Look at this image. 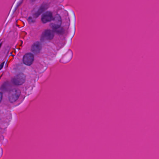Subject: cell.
<instances>
[{
  "label": "cell",
  "mask_w": 159,
  "mask_h": 159,
  "mask_svg": "<svg viewBox=\"0 0 159 159\" xmlns=\"http://www.w3.org/2000/svg\"><path fill=\"white\" fill-rule=\"evenodd\" d=\"M21 94V91L18 88L11 90L8 94V98L9 102L14 103L18 99Z\"/></svg>",
  "instance_id": "cell-1"
},
{
  "label": "cell",
  "mask_w": 159,
  "mask_h": 159,
  "mask_svg": "<svg viewBox=\"0 0 159 159\" xmlns=\"http://www.w3.org/2000/svg\"><path fill=\"white\" fill-rule=\"evenodd\" d=\"M54 37V32L50 30H44L42 34L41 40L43 42L50 41L53 39Z\"/></svg>",
  "instance_id": "cell-2"
},
{
  "label": "cell",
  "mask_w": 159,
  "mask_h": 159,
  "mask_svg": "<svg viewBox=\"0 0 159 159\" xmlns=\"http://www.w3.org/2000/svg\"><path fill=\"white\" fill-rule=\"evenodd\" d=\"M62 24V18L59 15H57L53 18V20L50 23V26L54 30H57L60 28Z\"/></svg>",
  "instance_id": "cell-3"
},
{
  "label": "cell",
  "mask_w": 159,
  "mask_h": 159,
  "mask_svg": "<svg viewBox=\"0 0 159 159\" xmlns=\"http://www.w3.org/2000/svg\"><path fill=\"white\" fill-rule=\"evenodd\" d=\"M25 80V75L23 73H19L13 78L12 83L15 85H21L24 84Z\"/></svg>",
  "instance_id": "cell-4"
},
{
  "label": "cell",
  "mask_w": 159,
  "mask_h": 159,
  "mask_svg": "<svg viewBox=\"0 0 159 159\" xmlns=\"http://www.w3.org/2000/svg\"><path fill=\"white\" fill-rule=\"evenodd\" d=\"M34 60V57L33 54L28 53L24 56L23 58V62L26 65L30 66L32 64Z\"/></svg>",
  "instance_id": "cell-5"
},
{
  "label": "cell",
  "mask_w": 159,
  "mask_h": 159,
  "mask_svg": "<svg viewBox=\"0 0 159 159\" xmlns=\"http://www.w3.org/2000/svg\"><path fill=\"white\" fill-rule=\"evenodd\" d=\"M53 18L52 12L51 11H47L42 16L41 20L43 23H47L48 22H51Z\"/></svg>",
  "instance_id": "cell-6"
},
{
  "label": "cell",
  "mask_w": 159,
  "mask_h": 159,
  "mask_svg": "<svg viewBox=\"0 0 159 159\" xmlns=\"http://www.w3.org/2000/svg\"><path fill=\"white\" fill-rule=\"evenodd\" d=\"M42 49V44L40 42H36L31 47V51L36 54L40 52Z\"/></svg>",
  "instance_id": "cell-7"
}]
</instances>
